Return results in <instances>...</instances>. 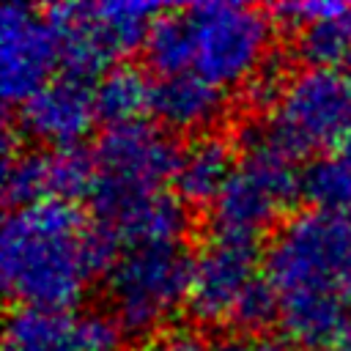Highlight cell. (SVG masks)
<instances>
[{
    "mask_svg": "<svg viewBox=\"0 0 351 351\" xmlns=\"http://www.w3.org/2000/svg\"><path fill=\"white\" fill-rule=\"evenodd\" d=\"M60 63L55 27L44 11L8 3L0 11V88L5 104H22L52 80Z\"/></svg>",
    "mask_w": 351,
    "mask_h": 351,
    "instance_id": "30bf717a",
    "label": "cell"
},
{
    "mask_svg": "<svg viewBox=\"0 0 351 351\" xmlns=\"http://www.w3.org/2000/svg\"><path fill=\"white\" fill-rule=\"evenodd\" d=\"M192 258L181 241L123 247L104 271L110 318L123 335H156L186 302Z\"/></svg>",
    "mask_w": 351,
    "mask_h": 351,
    "instance_id": "277c9868",
    "label": "cell"
},
{
    "mask_svg": "<svg viewBox=\"0 0 351 351\" xmlns=\"http://www.w3.org/2000/svg\"><path fill=\"white\" fill-rule=\"evenodd\" d=\"M167 5L145 0H104V3H60L47 11L63 74L90 80L104 74L110 60L145 44L151 25Z\"/></svg>",
    "mask_w": 351,
    "mask_h": 351,
    "instance_id": "8992f818",
    "label": "cell"
},
{
    "mask_svg": "<svg viewBox=\"0 0 351 351\" xmlns=\"http://www.w3.org/2000/svg\"><path fill=\"white\" fill-rule=\"evenodd\" d=\"M186 222L189 219H186V208H184L181 197H173L167 192H154V195H145V197L123 206L115 217H110L99 225L123 250V247H137V244L181 241Z\"/></svg>",
    "mask_w": 351,
    "mask_h": 351,
    "instance_id": "5bb4252c",
    "label": "cell"
},
{
    "mask_svg": "<svg viewBox=\"0 0 351 351\" xmlns=\"http://www.w3.org/2000/svg\"><path fill=\"white\" fill-rule=\"evenodd\" d=\"M263 274L285 302L351 307V214L302 211L280 225L263 252Z\"/></svg>",
    "mask_w": 351,
    "mask_h": 351,
    "instance_id": "7a4b0ae2",
    "label": "cell"
},
{
    "mask_svg": "<svg viewBox=\"0 0 351 351\" xmlns=\"http://www.w3.org/2000/svg\"><path fill=\"white\" fill-rule=\"evenodd\" d=\"M299 195V170L266 126H247L241 159L219 197L211 203V228L222 236L252 239L271 228Z\"/></svg>",
    "mask_w": 351,
    "mask_h": 351,
    "instance_id": "3957f363",
    "label": "cell"
},
{
    "mask_svg": "<svg viewBox=\"0 0 351 351\" xmlns=\"http://www.w3.org/2000/svg\"><path fill=\"white\" fill-rule=\"evenodd\" d=\"M121 244L74 203L41 200L8 211L0 233L3 288L16 307L71 310Z\"/></svg>",
    "mask_w": 351,
    "mask_h": 351,
    "instance_id": "6da1fadb",
    "label": "cell"
},
{
    "mask_svg": "<svg viewBox=\"0 0 351 351\" xmlns=\"http://www.w3.org/2000/svg\"><path fill=\"white\" fill-rule=\"evenodd\" d=\"M96 184L90 192L93 219L104 222L123 206L162 192L165 181H173L181 151L173 137L145 121L126 126H107L96 145Z\"/></svg>",
    "mask_w": 351,
    "mask_h": 351,
    "instance_id": "5b68a950",
    "label": "cell"
},
{
    "mask_svg": "<svg viewBox=\"0 0 351 351\" xmlns=\"http://www.w3.org/2000/svg\"><path fill=\"white\" fill-rule=\"evenodd\" d=\"M145 60L162 77L192 71V38L181 8H167L145 36Z\"/></svg>",
    "mask_w": 351,
    "mask_h": 351,
    "instance_id": "d6986e66",
    "label": "cell"
},
{
    "mask_svg": "<svg viewBox=\"0 0 351 351\" xmlns=\"http://www.w3.org/2000/svg\"><path fill=\"white\" fill-rule=\"evenodd\" d=\"M343 351H351V335L343 340Z\"/></svg>",
    "mask_w": 351,
    "mask_h": 351,
    "instance_id": "d4e9b609",
    "label": "cell"
},
{
    "mask_svg": "<svg viewBox=\"0 0 351 351\" xmlns=\"http://www.w3.org/2000/svg\"><path fill=\"white\" fill-rule=\"evenodd\" d=\"M208 351H252V337H241V335H228L217 343L208 346Z\"/></svg>",
    "mask_w": 351,
    "mask_h": 351,
    "instance_id": "603a6c76",
    "label": "cell"
},
{
    "mask_svg": "<svg viewBox=\"0 0 351 351\" xmlns=\"http://www.w3.org/2000/svg\"><path fill=\"white\" fill-rule=\"evenodd\" d=\"M233 170H236V162H233L230 143L219 134L206 132V134H197L181 151L173 184H176L181 203L203 206L219 197Z\"/></svg>",
    "mask_w": 351,
    "mask_h": 351,
    "instance_id": "9a60e30c",
    "label": "cell"
},
{
    "mask_svg": "<svg viewBox=\"0 0 351 351\" xmlns=\"http://www.w3.org/2000/svg\"><path fill=\"white\" fill-rule=\"evenodd\" d=\"M337 154L351 162V123H348V129L343 132V137H340V143H337Z\"/></svg>",
    "mask_w": 351,
    "mask_h": 351,
    "instance_id": "cb8c5ba5",
    "label": "cell"
},
{
    "mask_svg": "<svg viewBox=\"0 0 351 351\" xmlns=\"http://www.w3.org/2000/svg\"><path fill=\"white\" fill-rule=\"evenodd\" d=\"M137 351H208V346L189 326H167L145 337Z\"/></svg>",
    "mask_w": 351,
    "mask_h": 351,
    "instance_id": "7402d4cb",
    "label": "cell"
},
{
    "mask_svg": "<svg viewBox=\"0 0 351 351\" xmlns=\"http://www.w3.org/2000/svg\"><path fill=\"white\" fill-rule=\"evenodd\" d=\"M154 82L137 66H110L93 85L96 118L107 126L137 123L145 110H151Z\"/></svg>",
    "mask_w": 351,
    "mask_h": 351,
    "instance_id": "2e32d148",
    "label": "cell"
},
{
    "mask_svg": "<svg viewBox=\"0 0 351 351\" xmlns=\"http://www.w3.org/2000/svg\"><path fill=\"white\" fill-rule=\"evenodd\" d=\"M151 112L176 132H203L225 112V93L195 71L159 77L154 82ZM206 134V132H203Z\"/></svg>",
    "mask_w": 351,
    "mask_h": 351,
    "instance_id": "4fadbf2b",
    "label": "cell"
},
{
    "mask_svg": "<svg viewBox=\"0 0 351 351\" xmlns=\"http://www.w3.org/2000/svg\"><path fill=\"white\" fill-rule=\"evenodd\" d=\"M296 55L315 69H337L351 77V8L296 30Z\"/></svg>",
    "mask_w": 351,
    "mask_h": 351,
    "instance_id": "ac0fdd59",
    "label": "cell"
},
{
    "mask_svg": "<svg viewBox=\"0 0 351 351\" xmlns=\"http://www.w3.org/2000/svg\"><path fill=\"white\" fill-rule=\"evenodd\" d=\"M274 318H280V296L271 288V282L266 280V274H261L241 296V302L233 310L230 324L244 329V332H261L266 329Z\"/></svg>",
    "mask_w": 351,
    "mask_h": 351,
    "instance_id": "ffe728a7",
    "label": "cell"
},
{
    "mask_svg": "<svg viewBox=\"0 0 351 351\" xmlns=\"http://www.w3.org/2000/svg\"><path fill=\"white\" fill-rule=\"evenodd\" d=\"M299 351H332V348H299Z\"/></svg>",
    "mask_w": 351,
    "mask_h": 351,
    "instance_id": "484cf974",
    "label": "cell"
},
{
    "mask_svg": "<svg viewBox=\"0 0 351 351\" xmlns=\"http://www.w3.org/2000/svg\"><path fill=\"white\" fill-rule=\"evenodd\" d=\"M19 126L55 148L77 145L96 121L93 85L74 74H58L19 104Z\"/></svg>",
    "mask_w": 351,
    "mask_h": 351,
    "instance_id": "7c38bea8",
    "label": "cell"
},
{
    "mask_svg": "<svg viewBox=\"0 0 351 351\" xmlns=\"http://www.w3.org/2000/svg\"><path fill=\"white\" fill-rule=\"evenodd\" d=\"M351 5L348 3H321V0H310V3H277L271 5L269 11L288 22L291 27L302 30L307 25H315V22H324V19H335L340 14H346Z\"/></svg>",
    "mask_w": 351,
    "mask_h": 351,
    "instance_id": "44dd1931",
    "label": "cell"
},
{
    "mask_svg": "<svg viewBox=\"0 0 351 351\" xmlns=\"http://www.w3.org/2000/svg\"><path fill=\"white\" fill-rule=\"evenodd\" d=\"M258 277V241L211 233L192 255L186 291L189 315L206 326L230 324L236 304Z\"/></svg>",
    "mask_w": 351,
    "mask_h": 351,
    "instance_id": "9c48e42d",
    "label": "cell"
},
{
    "mask_svg": "<svg viewBox=\"0 0 351 351\" xmlns=\"http://www.w3.org/2000/svg\"><path fill=\"white\" fill-rule=\"evenodd\" d=\"M351 123V77L337 69L304 66L291 74L263 123L293 159L337 145Z\"/></svg>",
    "mask_w": 351,
    "mask_h": 351,
    "instance_id": "ba28073f",
    "label": "cell"
},
{
    "mask_svg": "<svg viewBox=\"0 0 351 351\" xmlns=\"http://www.w3.org/2000/svg\"><path fill=\"white\" fill-rule=\"evenodd\" d=\"M299 195L329 214L351 211V162L340 154H315L299 170Z\"/></svg>",
    "mask_w": 351,
    "mask_h": 351,
    "instance_id": "e0dca14e",
    "label": "cell"
},
{
    "mask_svg": "<svg viewBox=\"0 0 351 351\" xmlns=\"http://www.w3.org/2000/svg\"><path fill=\"white\" fill-rule=\"evenodd\" d=\"M121 335L110 315L14 307L5 321V351H121Z\"/></svg>",
    "mask_w": 351,
    "mask_h": 351,
    "instance_id": "8fae6325",
    "label": "cell"
},
{
    "mask_svg": "<svg viewBox=\"0 0 351 351\" xmlns=\"http://www.w3.org/2000/svg\"><path fill=\"white\" fill-rule=\"evenodd\" d=\"M192 69L219 88L250 82L266 63L271 19L247 3L208 0L184 5Z\"/></svg>",
    "mask_w": 351,
    "mask_h": 351,
    "instance_id": "52a82bcc",
    "label": "cell"
}]
</instances>
